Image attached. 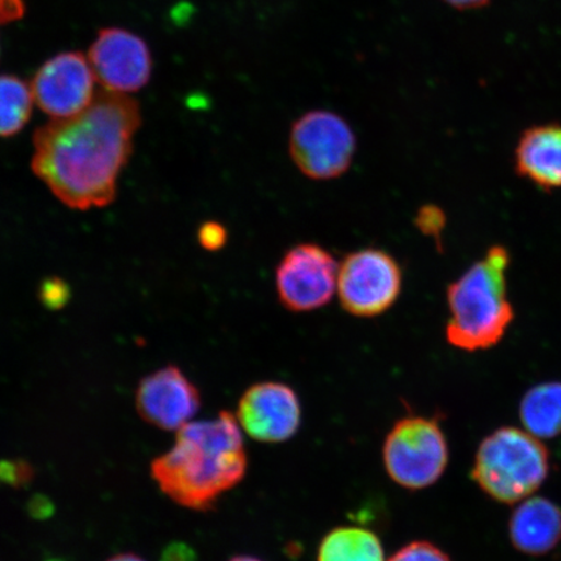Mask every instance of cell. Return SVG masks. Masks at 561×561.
I'll list each match as a JSON object with an SVG mask.
<instances>
[{"mask_svg": "<svg viewBox=\"0 0 561 561\" xmlns=\"http://www.w3.org/2000/svg\"><path fill=\"white\" fill-rule=\"evenodd\" d=\"M241 430L263 444H283L299 431L301 405L289 385L275 381L250 386L238 402Z\"/></svg>", "mask_w": 561, "mask_h": 561, "instance_id": "cell-9", "label": "cell"}, {"mask_svg": "<svg viewBox=\"0 0 561 561\" xmlns=\"http://www.w3.org/2000/svg\"><path fill=\"white\" fill-rule=\"evenodd\" d=\"M290 157L308 179L327 181L348 171L356 152V136L335 112L314 110L294 122Z\"/></svg>", "mask_w": 561, "mask_h": 561, "instance_id": "cell-6", "label": "cell"}, {"mask_svg": "<svg viewBox=\"0 0 561 561\" xmlns=\"http://www.w3.org/2000/svg\"><path fill=\"white\" fill-rule=\"evenodd\" d=\"M227 230L217 222H207L201 228L199 241L207 250H219L227 242Z\"/></svg>", "mask_w": 561, "mask_h": 561, "instance_id": "cell-21", "label": "cell"}, {"mask_svg": "<svg viewBox=\"0 0 561 561\" xmlns=\"http://www.w3.org/2000/svg\"><path fill=\"white\" fill-rule=\"evenodd\" d=\"M107 561H146V560L144 558L136 556V553L123 552V553H117V556L110 558Z\"/></svg>", "mask_w": 561, "mask_h": 561, "instance_id": "cell-26", "label": "cell"}, {"mask_svg": "<svg viewBox=\"0 0 561 561\" xmlns=\"http://www.w3.org/2000/svg\"><path fill=\"white\" fill-rule=\"evenodd\" d=\"M46 561H66V560H62V559H58V558H54V559H48Z\"/></svg>", "mask_w": 561, "mask_h": 561, "instance_id": "cell-28", "label": "cell"}, {"mask_svg": "<svg viewBox=\"0 0 561 561\" xmlns=\"http://www.w3.org/2000/svg\"><path fill=\"white\" fill-rule=\"evenodd\" d=\"M388 561H451V559L432 542L413 541L399 549Z\"/></svg>", "mask_w": 561, "mask_h": 561, "instance_id": "cell-18", "label": "cell"}, {"mask_svg": "<svg viewBox=\"0 0 561 561\" xmlns=\"http://www.w3.org/2000/svg\"><path fill=\"white\" fill-rule=\"evenodd\" d=\"M515 170L543 191L561 188V125L526 129L515 150Z\"/></svg>", "mask_w": 561, "mask_h": 561, "instance_id": "cell-13", "label": "cell"}, {"mask_svg": "<svg viewBox=\"0 0 561 561\" xmlns=\"http://www.w3.org/2000/svg\"><path fill=\"white\" fill-rule=\"evenodd\" d=\"M23 10V0H0V21L19 19Z\"/></svg>", "mask_w": 561, "mask_h": 561, "instance_id": "cell-24", "label": "cell"}, {"mask_svg": "<svg viewBox=\"0 0 561 561\" xmlns=\"http://www.w3.org/2000/svg\"><path fill=\"white\" fill-rule=\"evenodd\" d=\"M416 227L427 237H433L440 241L442 231L446 227V215L437 206H425L419 209L416 215Z\"/></svg>", "mask_w": 561, "mask_h": 561, "instance_id": "cell-20", "label": "cell"}, {"mask_svg": "<svg viewBox=\"0 0 561 561\" xmlns=\"http://www.w3.org/2000/svg\"><path fill=\"white\" fill-rule=\"evenodd\" d=\"M202 405L196 385L175 366L160 368L138 383L136 409L145 423L178 432L191 423Z\"/></svg>", "mask_w": 561, "mask_h": 561, "instance_id": "cell-10", "label": "cell"}, {"mask_svg": "<svg viewBox=\"0 0 561 561\" xmlns=\"http://www.w3.org/2000/svg\"><path fill=\"white\" fill-rule=\"evenodd\" d=\"M549 471V453L539 438L504 426L481 442L471 476L491 500L514 504L535 494Z\"/></svg>", "mask_w": 561, "mask_h": 561, "instance_id": "cell-4", "label": "cell"}, {"mask_svg": "<svg viewBox=\"0 0 561 561\" xmlns=\"http://www.w3.org/2000/svg\"><path fill=\"white\" fill-rule=\"evenodd\" d=\"M444 2L456 10L467 11L481 9L489 3V0H444Z\"/></svg>", "mask_w": 561, "mask_h": 561, "instance_id": "cell-25", "label": "cell"}, {"mask_svg": "<svg viewBox=\"0 0 561 561\" xmlns=\"http://www.w3.org/2000/svg\"><path fill=\"white\" fill-rule=\"evenodd\" d=\"M248 466L240 423L233 413L222 411L182 426L170 450L151 461L150 474L168 500L208 512L240 485Z\"/></svg>", "mask_w": 561, "mask_h": 561, "instance_id": "cell-2", "label": "cell"}, {"mask_svg": "<svg viewBox=\"0 0 561 561\" xmlns=\"http://www.w3.org/2000/svg\"><path fill=\"white\" fill-rule=\"evenodd\" d=\"M402 285V268L394 256L381 249H362L343 259L336 294L347 313L377 318L396 305Z\"/></svg>", "mask_w": 561, "mask_h": 561, "instance_id": "cell-7", "label": "cell"}, {"mask_svg": "<svg viewBox=\"0 0 561 561\" xmlns=\"http://www.w3.org/2000/svg\"><path fill=\"white\" fill-rule=\"evenodd\" d=\"M318 561H386L380 537L362 526H339L321 539Z\"/></svg>", "mask_w": 561, "mask_h": 561, "instance_id": "cell-15", "label": "cell"}, {"mask_svg": "<svg viewBox=\"0 0 561 561\" xmlns=\"http://www.w3.org/2000/svg\"><path fill=\"white\" fill-rule=\"evenodd\" d=\"M33 94L25 82L0 76V137H11L24 128L32 115Z\"/></svg>", "mask_w": 561, "mask_h": 561, "instance_id": "cell-17", "label": "cell"}, {"mask_svg": "<svg viewBox=\"0 0 561 561\" xmlns=\"http://www.w3.org/2000/svg\"><path fill=\"white\" fill-rule=\"evenodd\" d=\"M510 262L508 250L493 245L448 286L446 339L451 346L474 353L503 340L515 318L507 291Z\"/></svg>", "mask_w": 561, "mask_h": 561, "instance_id": "cell-3", "label": "cell"}, {"mask_svg": "<svg viewBox=\"0 0 561 561\" xmlns=\"http://www.w3.org/2000/svg\"><path fill=\"white\" fill-rule=\"evenodd\" d=\"M228 561H263V560L257 559L255 557H250V556H237V557L229 559Z\"/></svg>", "mask_w": 561, "mask_h": 561, "instance_id": "cell-27", "label": "cell"}, {"mask_svg": "<svg viewBox=\"0 0 561 561\" xmlns=\"http://www.w3.org/2000/svg\"><path fill=\"white\" fill-rule=\"evenodd\" d=\"M525 431L537 438H556L561 434V382L535 386L520 404Z\"/></svg>", "mask_w": 561, "mask_h": 561, "instance_id": "cell-16", "label": "cell"}, {"mask_svg": "<svg viewBox=\"0 0 561 561\" xmlns=\"http://www.w3.org/2000/svg\"><path fill=\"white\" fill-rule=\"evenodd\" d=\"M160 561H198L193 547L185 542L175 541L165 547L161 552Z\"/></svg>", "mask_w": 561, "mask_h": 561, "instance_id": "cell-22", "label": "cell"}, {"mask_svg": "<svg viewBox=\"0 0 561 561\" xmlns=\"http://www.w3.org/2000/svg\"><path fill=\"white\" fill-rule=\"evenodd\" d=\"M139 125L136 101L114 91L100 93L81 114L35 133L33 171L68 207L107 206Z\"/></svg>", "mask_w": 561, "mask_h": 561, "instance_id": "cell-1", "label": "cell"}, {"mask_svg": "<svg viewBox=\"0 0 561 561\" xmlns=\"http://www.w3.org/2000/svg\"><path fill=\"white\" fill-rule=\"evenodd\" d=\"M34 479V469L30 462L23 459L0 460V483L7 486L20 489Z\"/></svg>", "mask_w": 561, "mask_h": 561, "instance_id": "cell-19", "label": "cell"}, {"mask_svg": "<svg viewBox=\"0 0 561 561\" xmlns=\"http://www.w3.org/2000/svg\"><path fill=\"white\" fill-rule=\"evenodd\" d=\"M26 510L35 520H47L54 515L55 506L50 497L37 494L31 497Z\"/></svg>", "mask_w": 561, "mask_h": 561, "instance_id": "cell-23", "label": "cell"}, {"mask_svg": "<svg viewBox=\"0 0 561 561\" xmlns=\"http://www.w3.org/2000/svg\"><path fill=\"white\" fill-rule=\"evenodd\" d=\"M90 66L98 80L114 93L144 88L151 76V55L137 35L121 30L103 31L90 48Z\"/></svg>", "mask_w": 561, "mask_h": 561, "instance_id": "cell-12", "label": "cell"}, {"mask_svg": "<svg viewBox=\"0 0 561 561\" xmlns=\"http://www.w3.org/2000/svg\"><path fill=\"white\" fill-rule=\"evenodd\" d=\"M386 473L407 490H423L436 483L448 466V444L436 417L399 419L385 438Z\"/></svg>", "mask_w": 561, "mask_h": 561, "instance_id": "cell-5", "label": "cell"}, {"mask_svg": "<svg viewBox=\"0 0 561 561\" xmlns=\"http://www.w3.org/2000/svg\"><path fill=\"white\" fill-rule=\"evenodd\" d=\"M510 539L520 552L545 556L561 541V508L546 497H526L511 516Z\"/></svg>", "mask_w": 561, "mask_h": 561, "instance_id": "cell-14", "label": "cell"}, {"mask_svg": "<svg viewBox=\"0 0 561 561\" xmlns=\"http://www.w3.org/2000/svg\"><path fill=\"white\" fill-rule=\"evenodd\" d=\"M340 264L314 243H300L286 252L276 270L277 296L286 310L311 312L332 300Z\"/></svg>", "mask_w": 561, "mask_h": 561, "instance_id": "cell-8", "label": "cell"}, {"mask_svg": "<svg viewBox=\"0 0 561 561\" xmlns=\"http://www.w3.org/2000/svg\"><path fill=\"white\" fill-rule=\"evenodd\" d=\"M94 70L81 54L55 56L35 75L32 94L55 121L81 114L94 101Z\"/></svg>", "mask_w": 561, "mask_h": 561, "instance_id": "cell-11", "label": "cell"}]
</instances>
